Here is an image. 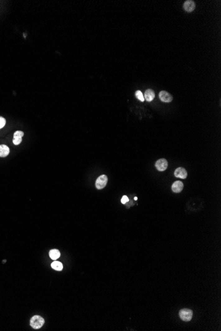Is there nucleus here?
<instances>
[{
    "instance_id": "nucleus-1",
    "label": "nucleus",
    "mask_w": 221,
    "mask_h": 331,
    "mask_svg": "<svg viewBox=\"0 0 221 331\" xmlns=\"http://www.w3.org/2000/svg\"><path fill=\"white\" fill-rule=\"evenodd\" d=\"M45 324V320L39 315H35L31 319L30 324L35 329H39Z\"/></svg>"
},
{
    "instance_id": "nucleus-2",
    "label": "nucleus",
    "mask_w": 221,
    "mask_h": 331,
    "mask_svg": "<svg viewBox=\"0 0 221 331\" xmlns=\"http://www.w3.org/2000/svg\"><path fill=\"white\" fill-rule=\"evenodd\" d=\"M180 317L183 321H189L193 317V311L191 309H183L180 311Z\"/></svg>"
},
{
    "instance_id": "nucleus-3",
    "label": "nucleus",
    "mask_w": 221,
    "mask_h": 331,
    "mask_svg": "<svg viewBox=\"0 0 221 331\" xmlns=\"http://www.w3.org/2000/svg\"><path fill=\"white\" fill-rule=\"evenodd\" d=\"M107 181H108V178L106 175H103L99 177L96 182V186L97 188V189L103 188L105 186H106L107 183Z\"/></svg>"
},
{
    "instance_id": "nucleus-4",
    "label": "nucleus",
    "mask_w": 221,
    "mask_h": 331,
    "mask_svg": "<svg viewBox=\"0 0 221 331\" xmlns=\"http://www.w3.org/2000/svg\"><path fill=\"white\" fill-rule=\"evenodd\" d=\"M168 165V163L165 159H160L156 163V167L159 171H164Z\"/></svg>"
},
{
    "instance_id": "nucleus-5",
    "label": "nucleus",
    "mask_w": 221,
    "mask_h": 331,
    "mask_svg": "<svg viewBox=\"0 0 221 331\" xmlns=\"http://www.w3.org/2000/svg\"><path fill=\"white\" fill-rule=\"evenodd\" d=\"M159 97L161 101L164 103H170L173 99V97L171 95V94H170L169 93H167V91H162L159 93Z\"/></svg>"
},
{
    "instance_id": "nucleus-6",
    "label": "nucleus",
    "mask_w": 221,
    "mask_h": 331,
    "mask_svg": "<svg viewBox=\"0 0 221 331\" xmlns=\"http://www.w3.org/2000/svg\"><path fill=\"white\" fill-rule=\"evenodd\" d=\"M183 9L186 11L190 13L192 12L195 8V3L192 0H187L183 3Z\"/></svg>"
},
{
    "instance_id": "nucleus-7",
    "label": "nucleus",
    "mask_w": 221,
    "mask_h": 331,
    "mask_svg": "<svg viewBox=\"0 0 221 331\" xmlns=\"http://www.w3.org/2000/svg\"><path fill=\"white\" fill-rule=\"evenodd\" d=\"M174 175L176 177L180 178H186L187 177V171L183 167H179L176 169L174 172Z\"/></svg>"
},
{
    "instance_id": "nucleus-8",
    "label": "nucleus",
    "mask_w": 221,
    "mask_h": 331,
    "mask_svg": "<svg viewBox=\"0 0 221 331\" xmlns=\"http://www.w3.org/2000/svg\"><path fill=\"white\" fill-rule=\"evenodd\" d=\"M183 188V184L182 182L181 181H176L173 182V184L172 185V189L173 192H176V193H179L182 191Z\"/></svg>"
},
{
    "instance_id": "nucleus-9",
    "label": "nucleus",
    "mask_w": 221,
    "mask_h": 331,
    "mask_svg": "<svg viewBox=\"0 0 221 331\" xmlns=\"http://www.w3.org/2000/svg\"><path fill=\"white\" fill-rule=\"evenodd\" d=\"M155 97V93L153 90L152 89H147L144 94V99L147 101L151 102Z\"/></svg>"
},
{
    "instance_id": "nucleus-10",
    "label": "nucleus",
    "mask_w": 221,
    "mask_h": 331,
    "mask_svg": "<svg viewBox=\"0 0 221 331\" xmlns=\"http://www.w3.org/2000/svg\"><path fill=\"white\" fill-rule=\"evenodd\" d=\"M9 154V148L6 145H0V157H7Z\"/></svg>"
},
{
    "instance_id": "nucleus-11",
    "label": "nucleus",
    "mask_w": 221,
    "mask_h": 331,
    "mask_svg": "<svg viewBox=\"0 0 221 331\" xmlns=\"http://www.w3.org/2000/svg\"><path fill=\"white\" fill-rule=\"evenodd\" d=\"M49 255H50V257L52 260H56V259H59V257L60 256V253L59 250L52 249V250H51L50 251Z\"/></svg>"
},
{
    "instance_id": "nucleus-12",
    "label": "nucleus",
    "mask_w": 221,
    "mask_h": 331,
    "mask_svg": "<svg viewBox=\"0 0 221 331\" xmlns=\"http://www.w3.org/2000/svg\"><path fill=\"white\" fill-rule=\"evenodd\" d=\"M51 266L53 269L57 270V271H61L63 269V265L61 262L59 261H54L52 262Z\"/></svg>"
},
{
    "instance_id": "nucleus-13",
    "label": "nucleus",
    "mask_w": 221,
    "mask_h": 331,
    "mask_svg": "<svg viewBox=\"0 0 221 331\" xmlns=\"http://www.w3.org/2000/svg\"><path fill=\"white\" fill-rule=\"evenodd\" d=\"M135 95H136V97L139 100V101H140L142 102H144V98L143 97V93H142V92L140 91H136V93H135Z\"/></svg>"
},
{
    "instance_id": "nucleus-14",
    "label": "nucleus",
    "mask_w": 221,
    "mask_h": 331,
    "mask_svg": "<svg viewBox=\"0 0 221 331\" xmlns=\"http://www.w3.org/2000/svg\"><path fill=\"white\" fill-rule=\"evenodd\" d=\"M22 141V138L21 137H19V136H13V143L15 144V145H19L21 143Z\"/></svg>"
},
{
    "instance_id": "nucleus-15",
    "label": "nucleus",
    "mask_w": 221,
    "mask_h": 331,
    "mask_svg": "<svg viewBox=\"0 0 221 331\" xmlns=\"http://www.w3.org/2000/svg\"><path fill=\"white\" fill-rule=\"evenodd\" d=\"M6 119L2 117H0V129H2V128L4 127V126L6 125Z\"/></svg>"
},
{
    "instance_id": "nucleus-16",
    "label": "nucleus",
    "mask_w": 221,
    "mask_h": 331,
    "mask_svg": "<svg viewBox=\"0 0 221 331\" xmlns=\"http://www.w3.org/2000/svg\"><path fill=\"white\" fill-rule=\"evenodd\" d=\"M24 136V133L23 132H22V131H17V132H15L14 133V135L13 136H19V137H23V136Z\"/></svg>"
},
{
    "instance_id": "nucleus-17",
    "label": "nucleus",
    "mask_w": 221,
    "mask_h": 331,
    "mask_svg": "<svg viewBox=\"0 0 221 331\" xmlns=\"http://www.w3.org/2000/svg\"><path fill=\"white\" fill-rule=\"evenodd\" d=\"M128 201H129V198H128V197H127V196H124L122 198V199H121V202H122L123 204H125L126 202H127Z\"/></svg>"
},
{
    "instance_id": "nucleus-18",
    "label": "nucleus",
    "mask_w": 221,
    "mask_h": 331,
    "mask_svg": "<svg viewBox=\"0 0 221 331\" xmlns=\"http://www.w3.org/2000/svg\"><path fill=\"white\" fill-rule=\"evenodd\" d=\"M134 200H137V198L135 197V198H134Z\"/></svg>"
}]
</instances>
